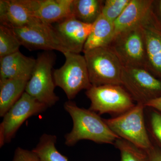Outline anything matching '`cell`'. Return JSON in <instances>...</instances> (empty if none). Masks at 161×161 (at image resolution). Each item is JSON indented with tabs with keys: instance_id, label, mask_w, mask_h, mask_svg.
<instances>
[{
	"instance_id": "cell-1",
	"label": "cell",
	"mask_w": 161,
	"mask_h": 161,
	"mask_svg": "<svg viewBox=\"0 0 161 161\" xmlns=\"http://www.w3.org/2000/svg\"><path fill=\"white\" fill-rule=\"evenodd\" d=\"M64 107L70 115L73 122L71 131L64 136L65 144L68 147L74 146L83 140L114 145L115 141L120 138L96 112L79 108L70 100L66 102Z\"/></svg>"
},
{
	"instance_id": "cell-2",
	"label": "cell",
	"mask_w": 161,
	"mask_h": 161,
	"mask_svg": "<svg viewBox=\"0 0 161 161\" xmlns=\"http://www.w3.org/2000/svg\"><path fill=\"white\" fill-rule=\"evenodd\" d=\"M145 108L143 104L136 103L128 112L104 120L119 138L142 150H147L152 147L153 142L147 131Z\"/></svg>"
},
{
	"instance_id": "cell-3",
	"label": "cell",
	"mask_w": 161,
	"mask_h": 161,
	"mask_svg": "<svg viewBox=\"0 0 161 161\" xmlns=\"http://www.w3.org/2000/svg\"><path fill=\"white\" fill-rule=\"evenodd\" d=\"M107 47L116 55L123 67L147 69L146 40L142 23L115 35Z\"/></svg>"
},
{
	"instance_id": "cell-4",
	"label": "cell",
	"mask_w": 161,
	"mask_h": 161,
	"mask_svg": "<svg viewBox=\"0 0 161 161\" xmlns=\"http://www.w3.org/2000/svg\"><path fill=\"white\" fill-rule=\"evenodd\" d=\"M83 52L92 86L121 85L122 65L108 47Z\"/></svg>"
},
{
	"instance_id": "cell-5",
	"label": "cell",
	"mask_w": 161,
	"mask_h": 161,
	"mask_svg": "<svg viewBox=\"0 0 161 161\" xmlns=\"http://www.w3.org/2000/svg\"><path fill=\"white\" fill-rule=\"evenodd\" d=\"M91 101L89 109L98 115L109 114L118 116L136 104L130 94L120 85L92 86L86 92Z\"/></svg>"
},
{
	"instance_id": "cell-6",
	"label": "cell",
	"mask_w": 161,
	"mask_h": 161,
	"mask_svg": "<svg viewBox=\"0 0 161 161\" xmlns=\"http://www.w3.org/2000/svg\"><path fill=\"white\" fill-rule=\"evenodd\" d=\"M65 62L53 73L56 86L60 87L69 100L74 99L83 90L92 86L84 56L67 52L63 53Z\"/></svg>"
},
{
	"instance_id": "cell-7",
	"label": "cell",
	"mask_w": 161,
	"mask_h": 161,
	"mask_svg": "<svg viewBox=\"0 0 161 161\" xmlns=\"http://www.w3.org/2000/svg\"><path fill=\"white\" fill-rule=\"evenodd\" d=\"M36 60L25 92L49 108L59 100L54 93L56 85L52 71L54 59L49 54L43 53Z\"/></svg>"
},
{
	"instance_id": "cell-8",
	"label": "cell",
	"mask_w": 161,
	"mask_h": 161,
	"mask_svg": "<svg viewBox=\"0 0 161 161\" xmlns=\"http://www.w3.org/2000/svg\"><path fill=\"white\" fill-rule=\"evenodd\" d=\"M121 81L136 103L145 105L161 96V80L144 69L123 67Z\"/></svg>"
},
{
	"instance_id": "cell-9",
	"label": "cell",
	"mask_w": 161,
	"mask_h": 161,
	"mask_svg": "<svg viewBox=\"0 0 161 161\" xmlns=\"http://www.w3.org/2000/svg\"><path fill=\"white\" fill-rule=\"evenodd\" d=\"M47 108L46 105L24 92L3 116L0 125V147L11 142L27 119L42 113Z\"/></svg>"
},
{
	"instance_id": "cell-10",
	"label": "cell",
	"mask_w": 161,
	"mask_h": 161,
	"mask_svg": "<svg viewBox=\"0 0 161 161\" xmlns=\"http://www.w3.org/2000/svg\"><path fill=\"white\" fill-rule=\"evenodd\" d=\"M22 45L31 49L71 52L56 28L43 22L32 26L12 28Z\"/></svg>"
},
{
	"instance_id": "cell-11",
	"label": "cell",
	"mask_w": 161,
	"mask_h": 161,
	"mask_svg": "<svg viewBox=\"0 0 161 161\" xmlns=\"http://www.w3.org/2000/svg\"><path fill=\"white\" fill-rule=\"evenodd\" d=\"M39 3V0H1V25L12 29L43 22L36 16Z\"/></svg>"
},
{
	"instance_id": "cell-12",
	"label": "cell",
	"mask_w": 161,
	"mask_h": 161,
	"mask_svg": "<svg viewBox=\"0 0 161 161\" xmlns=\"http://www.w3.org/2000/svg\"><path fill=\"white\" fill-rule=\"evenodd\" d=\"M142 26L146 40L147 70L161 80V21L153 7Z\"/></svg>"
},
{
	"instance_id": "cell-13",
	"label": "cell",
	"mask_w": 161,
	"mask_h": 161,
	"mask_svg": "<svg viewBox=\"0 0 161 161\" xmlns=\"http://www.w3.org/2000/svg\"><path fill=\"white\" fill-rule=\"evenodd\" d=\"M56 30L71 53L80 54L92 28L93 24H87L74 17L59 22Z\"/></svg>"
},
{
	"instance_id": "cell-14",
	"label": "cell",
	"mask_w": 161,
	"mask_h": 161,
	"mask_svg": "<svg viewBox=\"0 0 161 161\" xmlns=\"http://www.w3.org/2000/svg\"><path fill=\"white\" fill-rule=\"evenodd\" d=\"M153 2V0H130L122 13L114 21V36L142 24L152 9Z\"/></svg>"
},
{
	"instance_id": "cell-15",
	"label": "cell",
	"mask_w": 161,
	"mask_h": 161,
	"mask_svg": "<svg viewBox=\"0 0 161 161\" xmlns=\"http://www.w3.org/2000/svg\"><path fill=\"white\" fill-rule=\"evenodd\" d=\"M36 59L23 55L20 51L0 58V81L16 77L31 76Z\"/></svg>"
},
{
	"instance_id": "cell-16",
	"label": "cell",
	"mask_w": 161,
	"mask_h": 161,
	"mask_svg": "<svg viewBox=\"0 0 161 161\" xmlns=\"http://www.w3.org/2000/svg\"><path fill=\"white\" fill-rule=\"evenodd\" d=\"M73 0H39L36 16L43 23L52 24L73 16Z\"/></svg>"
},
{
	"instance_id": "cell-17",
	"label": "cell",
	"mask_w": 161,
	"mask_h": 161,
	"mask_svg": "<svg viewBox=\"0 0 161 161\" xmlns=\"http://www.w3.org/2000/svg\"><path fill=\"white\" fill-rule=\"evenodd\" d=\"M31 76L16 77L0 81V116L5 114L25 92Z\"/></svg>"
},
{
	"instance_id": "cell-18",
	"label": "cell",
	"mask_w": 161,
	"mask_h": 161,
	"mask_svg": "<svg viewBox=\"0 0 161 161\" xmlns=\"http://www.w3.org/2000/svg\"><path fill=\"white\" fill-rule=\"evenodd\" d=\"M114 36V22L101 14L93 24V28L84 46L83 52L108 46Z\"/></svg>"
},
{
	"instance_id": "cell-19",
	"label": "cell",
	"mask_w": 161,
	"mask_h": 161,
	"mask_svg": "<svg viewBox=\"0 0 161 161\" xmlns=\"http://www.w3.org/2000/svg\"><path fill=\"white\" fill-rule=\"evenodd\" d=\"M104 2L101 0H73V16L84 23L93 24L102 14Z\"/></svg>"
},
{
	"instance_id": "cell-20",
	"label": "cell",
	"mask_w": 161,
	"mask_h": 161,
	"mask_svg": "<svg viewBox=\"0 0 161 161\" xmlns=\"http://www.w3.org/2000/svg\"><path fill=\"white\" fill-rule=\"evenodd\" d=\"M56 136L43 134L41 136L36 147L32 150L42 161H68L56 147Z\"/></svg>"
},
{
	"instance_id": "cell-21",
	"label": "cell",
	"mask_w": 161,
	"mask_h": 161,
	"mask_svg": "<svg viewBox=\"0 0 161 161\" xmlns=\"http://www.w3.org/2000/svg\"><path fill=\"white\" fill-rule=\"evenodd\" d=\"M119 151L120 161H148L146 150L121 138H118L114 144Z\"/></svg>"
},
{
	"instance_id": "cell-22",
	"label": "cell",
	"mask_w": 161,
	"mask_h": 161,
	"mask_svg": "<svg viewBox=\"0 0 161 161\" xmlns=\"http://www.w3.org/2000/svg\"><path fill=\"white\" fill-rule=\"evenodd\" d=\"M21 42L11 28L0 25V58L19 51Z\"/></svg>"
},
{
	"instance_id": "cell-23",
	"label": "cell",
	"mask_w": 161,
	"mask_h": 161,
	"mask_svg": "<svg viewBox=\"0 0 161 161\" xmlns=\"http://www.w3.org/2000/svg\"><path fill=\"white\" fill-rule=\"evenodd\" d=\"M145 114L147 131L150 138L161 150V112L146 107Z\"/></svg>"
},
{
	"instance_id": "cell-24",
	"label": "cell",
	"mask_w": 161,
	"mask_h": 161,
	"mask_svg": "<svg viewBox=\"0 0 161 161\" xmlns=\"http://www.w3.org/2000/svg\"><path fill=\"white\" fill-rule=\"evenodd\" d=\"M130 0H106L104 2L102 14L114 22L122 13Z\"/></svg>"
},
{
	"instance_id": "cell-25",
	"label": "cell",
	"mask_w": 161,
	"mask_h": 161,
	"mask_svg": "<svg viewBox=\"0 0 161 161\" xmlns=\"http://www.w3.org/2000/svg\"><path fill=\"white\" fill-rule=\"evenodd\" d=\"M12 161H42L37 154L31 151L18 147L15 151Z\"/></svg>"
},
{
	"instance_id": "cell-26",
	"label": "cell",
	"mask_w": 161,
	"mask_h": 161,
	"mask_svg": "<svg viewBox=\"0 0 161 161\" xmlns=\"http://www.w3.org/2000/svg\"><path fill=\"white\" fill-rule=\"evenodd\" d=\"M146 151L148 161H161V150L153 142L152 147Z\"/></svg>"
},
{
	"instance_id": "cell-27",
	"label": "cell",
	"mask_w": 161,
	"mask_h": 161,
	"mask_svg": "<svg viewBox=\"0 0 161 161\" xmlns=\"http://www.w3.org/2000/svg\"><path fill=\"white\" fill-rule=\"evenodd\" d=\"M145 106L146 107L152 108L161 112V96L158 98L150 101Z\"/></svg>"
},
{
	"instance_id": "cell-28",
	"label": "cell",
	"mask_w": 161,
	"mask_h": 161,
	"mask_svg": "<svg viewBox=\"0 0 161 161\" xmlns=\"http://www.w3.org/2000/svg\"><path fill=\"white\" fill-rule=\"evenodd\" d=\"M153 9L157 16L161 21V0L154 1L153 5Z\"/></svg>"
}]
</instances>
